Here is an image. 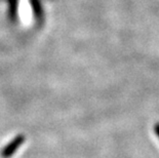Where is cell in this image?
Instances as JSON below:
<instances>
[{
	"label": "cell",
	"mask_w": 159,
	"mask_h": 158,
	"mask_svg": "<svg viewBox=\"0 0 159 158\" xmlns=\"http://www.w3.org/2000/svg\"><path fill=\"white\" fill-rule=\"evenodd\" d=\"M21 145V141H16V142L11 143V145H8L7 147H5L2 151V157L3 158H8L11 157L13 153L16 152V150L18 149V147Z\"/></svg>",
	"instance_id": "cell-1"
},
{
	"label": "cell",
	"mask_w": 159,
	"mask_h": 158,
	"mask_svg": "<svg viewBox=\"0 0 159 158\" xmlns=\"http://www.w3.org/2000/svg\"><path fill=\"white\" fill-rule=\"evenodd\" d=\"M155 132H156L157 136H158V138H159V123H157L156 125H155Z\"/></svg>",
	"instance_id": "cell-2"
}]
</instances>
